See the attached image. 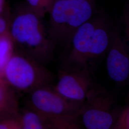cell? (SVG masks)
Masks as SVG:
<instances>
[{"label": "cell", "instance_id": "11", "mask_svg": "<svg viewBox=\"0 0 129 129\" xmlns=\"http://www.w3.org/2000/svg\"><path fill=\"white\" fill-rule=\"evenodd\" d=\"M55 0H26L28 7L42 18L48 14Z\"/></svg>", "mask_w": 129, "mask_h": 129}, {"label": "cell", "instance_id": "7", "mask_svg": "<svg viewBox=\"0 0 129 129\" xmlns=\"http://www.w3.org/2000/svg\"><path fill=\"white\" fill-rule=\"evenodd\" d=\"M90 69L68 70L60 69L58 80L54 89L60 95L70 101L85 102L88 93L95 86Z\"/></svg>", "mask_w": 129, "mask_h": 129}, {"label": "cell", "instance_id": "14", "mask_svg": "<svg viewBox=\"0 0 129 129\" xmlns=\"http://www.w3.org/2000/svg\"><path fill=\"white\" fill-rule=\"evenodd\" d=\"M5 92L4 88L0 86V108L3 106L5 100Z\"/></svg>", "mask_w": 129, "mask_h": 129}, {"label": "cell", "instance_id": "15", "mask_svg": "<svg viewBox=\"0 0 129 129\" xmlns=\"http://www.w3.org/2000/svg\"><path fill=\"white\" fill-rule=\"evenodd\" d=\"M5 0H0V14L5 10Z\"/></svg>", "mask_w": 129, "mask_h": 129}, {"label": "cell", "instance_id": "1", "mask_svg": "<svg viewBox=\"0 0 129 129\" xmlns=\"http://www.w3.org/2000/svg\"><path fill=\"white\" fill-rule=\"evenodd\" d=\"M113 26L104 14L95 13L83 23L72 38L62 69L73 70L90 66L107 53L111 43Z\"/></svg>", "mask_w": 129, "mask_h": 129}, {"label": "cell", "instance_id": "12", "mask_svg": "<svg viewBox=\"0 0 129 129\" xmlns=\"http://www.w3.org/2000/svg\"><path fill=\"white\" fill-rule=\"evenodd\" d=\"M129 113L128 106L119 113L112 129H129Z\"/></svg>", "mask_w": 129, "mask_h": 129}, {"label": "cell", "instance_id": "6", "mask_svg": "<svg viewBox=\"0 0 129 129\" xmlns=\"http://www.w3.org/2000/svg\"><path fill=\"white\" fill-rule=\"evenodd\" d=\"M30 107L49 117H66L81 114L84 102L68 100L54 89L52 85H45L30 91Z\"/></svg>", "mask_w": 129, "mask_h": 129}, {"label": "cell", "instance_id": "3", "mask_svg": "<svg viewBox=\"0 0 129 129\" xmlns=\"http://www.w3.org/2000/svg\"><path fill=\"white\" fill-rule=\"evenodd\" d=\"M95 0H55L49 14L48 34L67 49L75 33L96 13Z\"/></svg>", "mask_w": 129, "mask_h": 129}, {"label": "cell", "instance_id": "13", "mask_svg": "<svg viewBox=\"0 0 129 129\" xmlns=\"http://www.w3.org/2000/svg\"><path fill=\"white\" fill-rule=\"evenodd\" d=\"M8 11L4 10L0 14V35L9 31L10 19L8 16Z\"/></svg>", "mask_w": 129, "mask_h": 129}, {"label": "cell", "instance_id": "5", "mask_svg": "<svg viewBox=\"0 0 129 129\" xmlns=\"http://www.w3.org/2000/svg\"><path fill=\"white\" fill-rule=\"evenodd\" d=\"M115 106L111 94L95 85L88 93L80 116L84 126L87 129L112 128L119 113Z\"/></svg>", "mask_w": 129, "mask_h": 129}, {"label": "cell", "instance_id": "2", "mask_svg": "<svg viewBox=\"0 0 129 129\" xmlns=\"http://www.w3.org/2000/svg\"><path fill=\"white\" fill-rule=\"evenodd\" d=\"M42 18L26 4L21 6L10 19L9 32L18 51L45 65L53 59L56 45L50 37Z\"/></svg>", "mask_w": 129, "mask_h": 129}, {"label": "cell", "instance_id": "9", "mask_svg": "<svg viewBox=\"0 0 129 129\" xmlns=\"http://www.w3.org/2000/svg\"><path fill=\"white\" fill-rule=\"evenodd\" d=\"M18 123L21 129H52L50 118L31 107L20 116Z\"/></svg>", "mask_w": 129, "mask_h": 129}, {"label": "cell", "instance_id": "4", "mask_svg": "<svg viewBox=\"0 0 129 129\" xmlns=\"http://www.w3.org/2000/svg\"><path fill=\"white\" fill-rule=\"evenodd\" d=\"M3 73L11 86L25 92H30L42 86L51 85L55 78L44 64L18 50L11 56Z\"/></svg>", "mask_w": 129, "mask_h": 129}, {"label": "cell", "instance_id": "8", "mask_svg": "<svg viewBox=\"0 0 129 129\" xmlns=\"http://www.w3.org/2000/svg\"><path fill=\"white\" fill-rule=\"evenodd\" d=\"M107 54L106 69L109 77L116 83L124 82L129 78V56L126 42L117 27H113Z\"/></svg>", "mask_w": 129, "mask_h": 129}, {"label": "cell", "instance_id": "10", "mask_svg": "<svg viewBox=\"0 0 129 129\" xmlns=\"http://www.w3.org/2000/svg\"><path fill=\"white\" fill-rule=\"evenodd\" d=\"M14 47V42L9 31L0 35V72H3L6 64L12 55Z\"/></svg>", "mask_w": 129, "mask_h": 129}]
</instances>
